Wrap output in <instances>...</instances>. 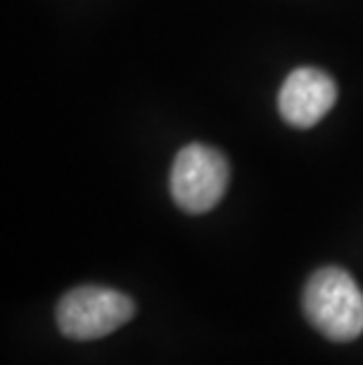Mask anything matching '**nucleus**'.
<instances>
[{
	"mask_svg": "<svg viewBox=\"0 0 363 365\" xmlns=\"http://www.w3.org/2000/svg\"><path fill=\"white\" fill-rule=\"evenodd\" d=\"M135 316V302L118 290L83 285L66 292L57 304V325L68 339L90 341L111 335Z\"/></svg>",
	"mask_w": 363,
	"mask_h": 365,
	"instance_id": "obj_2",
	"label": "nucleus"
},
{
	"mask_svg": "<svg viewBox=\"0 0 363 365\" xmlns=\"http://www.w3.org/2000/svg\"><path fill=\"white\" fill-rule=\"evenodd\" d=\"M302 307L307 321L333 341H352L363 332V292L339 267H323L309 278Z\"/></svg>",
	"mask_w": 363,
	"mask_h": 365,
	"instance_id": "obj_1",
	"label": "nucleus"
},
{
	"mask_svg": "<svg viewBox=\"0 0 363 365\" xmlns=\"http://www.w3.org/2000/svg\"><path fill=\"white\" fill-rule=\"evenodd\" d=\"M335 81L319 68H295L279 92V111L292 128H312L335 104Z\"/></svg>",
	"mask_w": 363,
	"mask_h": 365,
	"instance_id": "obj_4",
	"label": "nucleus"
},
{
	"mask_svg": "<svg viewBox=\"0 0 363 365\" xmlns=\"http://www.w3.org/2000/svg\"><path fill=\"white\" fill-rule=\"evenodd\" d=\"M229 184V163L218 149L189 144L175 156L170 191L184 212L200 215L220 203Z\"/></svg>",
	"mask_w": 363,
	"mask_h": 365,
	"instance_id": "obj_3",
	"label": "nucleus"
}]
</instances>
